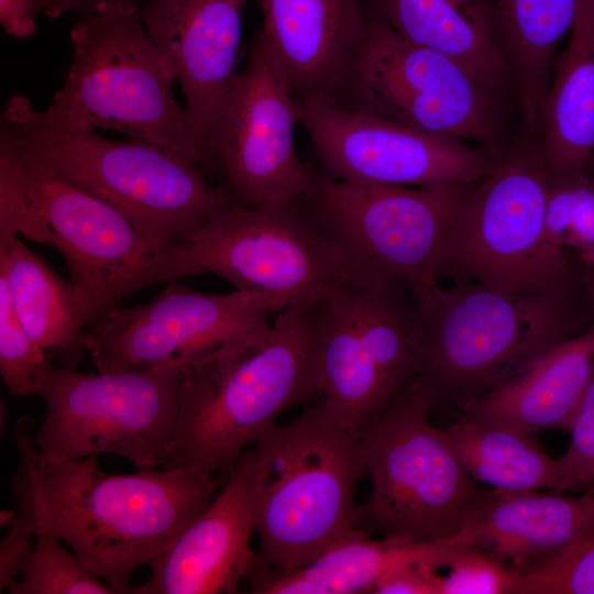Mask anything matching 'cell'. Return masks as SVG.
Wrapping results in <instances>:
<instances>
[{
    "label": "cell",
    "instance_id": "cell-1",
    "mask_svg": "<svg viewBox=\"0 0 594 594\" xmlns=\"http://www.w3.org/2000/svg\"><path fill=\"white\" fill-rule=\"evenodd\" d=\"M32 429L30 418L19 419L15 515L62 539L114 594L130 593L133 572L168 548L227 479L194 466L111 474L97 455L45 464Z\"/></svg>",
    "mask_w": 594,
    "mask_h": 594
},
{
    "label": "cell",
    "instance_id": "cell-2",
    "mask_svg": "<svg viewBox=\"0 0 594 594\" xmlns=\"http://www.w3.org/2000/svg\"><path fill=\"white\" fill-rule=\"evenodd\" d=\"M316 396L308 299L277 312L264 333L188 362L161 469L194 466L228 476L286 409Z\"/></svg>",
    "mask_w": 594,
    "mask_h": 594
},
{
    "label": "cell",
    "instance_id": "cell-3",
    "mask_svg": "<svg viewBox=\"0 0 594 594\" xmlns=\"http://www.w3.org/2000/svg\"><path fill=\"white\" fill-rule=\"evenodd\" d=\"M359 438L320 403L248 449L261 563L302 568L354 528L355 490L366 475Z\"/></svg>",
    "mask_w": 594,
    "mask_h": 594
},
{
    "label": "cell",
    "instance_id": "cell-4",
    "mask_svg": "<svg viewBox=\"0 0 594 594\" xmlns=\"http://www.w3.org/2000/svg\"><path fill=\"white\" fill-rule=\"evenodd\" d=\"M1 127L43 166L124 216L158 254L187 242L233 202L222 184L208 182L187 157L96 130H55L21 95L9 100Z\"/></svg>",
    "mask_w": 594,
    "mask_h": 594
},
{
    "label": "cell",
    "instance_id": "cell-5",
    "mask_svg": "<svg viewBox=\"0 0 594 594\" xmlns=\"http://www.w3.org/2000/svg\"><path fill=\"white\" fill-rule=\"evenodd\" d=\"M73 58L64 85L40 119L59 131L110 130L201 165L176 72L148 35L134 3L111 1L69 32ZM201 167V166H200Z\"/></svg>",
    "mask_w": 594,
    "mask_h": 594
},
{
    "label": "cell",
    "instance_id": "cell-6",
    "mask_svg": "<svg viewBox=\"0 0 594 594\" xmlns=\"http://www.w3.org/2000/svg\"><path fill=\"white\" fill-rule=\"evenodd\" d=\"M415 299L417 376L436 403L461 410L541 354L574 337L572 299L459 280Z\"/></svg>",
    "mask_w": 594,
    "mask_h": 594
},
{
    "label": "cell",
    "instance_id": "cell-7",
    "mask_svg": "<svg viewBox=\"0 0 594 594\" xmlns=\"http://www.w3.org/2000/svg\"><path fill=\"white\" fill-rule=\"evenodd\" d=\"M435 405L432 391L416 377L360 433L371 492L356 506L354 528L396 540H448L491 492L465 472L443 429L432 425Z\"/></svg>",
    "mask_w": 594,
    "mask_h": 594
},
{
    "label": "cell",
    "instance_id": "cell-8",
    "mask_svg": "<svg viewBox=\"0 0 594 594\" xmlns=\"http://www.w3.org/2000/svg\"><path fill=\"white\" fill-rule=\"evenodd\" d=\"M549 186L542 148L495 153L457 206L441 255L440 279L572 299L571 265L547 241Z\"/></svg>",
    "mask_w": 594,
    "mask_h": 594
},
{
    "label": "cell",
    "instance_id": "cell-9",
    "mask_svg": "<svg viewBox=\"0 0 594 594\" xmlns=\"http://www.w3.org/2000/svg\"><path fill=\"white\" fill-rule=\"evenodd\" d=\"M177 358L119 372L81 373L48 358L34 373L45 417L35 432L41 462L114 454L161 468L173 441L188 362Z\"/></svg>",
    "mask_w": 594,
    "mask_h": 594
},
{
    "label": "cell",
    "instance_id": "cell-10",
    "mask_svg": "<svg viewBox=\"0 0 594 594\" xmlns=\"http://www.w3.org/2000/svg\"><path fill=\"white\" fill-rule=\"evenodd\" d=\"M354 271L296 201L223 207L187 242L160 253L142 288L211 273L238 290L319 296Z\"/></svg>",
    "mask_w": 594,
    "mask_h": 594
},
{
    "label": "cell",
    "instance_id": "cell-11",
    "mask_svg": "<svg viewBox=\"0 0 594 594\" xmlns=\"http://www.w3.org/2000/svg\"><path fill=\"white\" fill-rule=\"evenodd\" d=\"M468 187L354 184L320 173L296 202L355 270L419 296L440 286L443 246Z\"/></svg>",
    "mask_w": 594,
    "mask_h": 594
},
{
    "label": "cell",
    "instance_id": "cell-12",
    "mask_svg": "<svg viewBox=\"0 0 594 594\" xmlns=\"http://www.w3.org/2000/svg\"><path fill=\"white\" fill-rule=\"evenodd\" d=\"M369 13L370 32L336 102L497 153L502 100L454 59Z\"/></svg>",
    "mask_w": 594,
    "mask_h": 594
},
{
    "label": "cell",
    "instance_id": "cell-13",
    "mask_svg": "<svg viewBox=\"0 0 594 594\" xmlns=\"http://www.w3.org/2000/svg\"><path fill=\"white\" fill-rule=\"evenodd\" d=\"M0 162L53 232L55 249L70 274L77 318L86 330L141 289L158 252L124 216L43 166L3 127Z\"/></svg>",
    "mask_w": 594,
    "mask_h": 594
},
{
    "label": "cell",
    "instance_id": "cell-14",
    "mask_svg": "<svg viewBox=\"0 0 594 594\" xmlns=\"http://www.w3.org/2000/svg\"><path fill=\"white\" fill-rule=\"evenodd\" d=\"M294 304L282 294H207L172 280L144 305L109 310L87 328L86 349L98 372L195 359L264 333L272 315Z\"/></svg>",
    "mask_w": 594,
    "mask_h": 594
},
{
    "label": "cell",
    "instance_id": "cell-15",
    "mask_svg": "<svg viewBox=\"0 0 594 594\" xmlns=\"http://www.w3.org/2000/svg\"><path fill=\"white\" fill-rule=\"evenodd\" d=\"M322 173L370 185L462 187L474 184L495 153L468 142L432 135L329 99L298 101Z\"/></svg>",
    "mask_w": 594,
    "mask_h": 594
},
{
    "label": "cell",
    "instance_id": "cell-16",
    "mask_svg": "<svg viewBox=\"0 0 594 594\" xmlns=\"http://www.w3.org/2000/svg\"><path fill=\"white\" fill-rule=\"evenodd\" d=\"M298 101L256 35L230 91L212 153V170L242 206L296 201L315 174L295 148Z\"/></svg>",
    "mask_w": 594,
    "mask_h": 594
},
{
    "label": "cell",
    "instance_id": "cell-17",
    "mask_svg": "<svg viewBox=\"0 0 594 594\" xmlns=\"http://www.w3.org/2000/svg\"><path fill=\"white\" fill-rule=\"evenodd\" d=\"M249 0H145L141 20L176 72L201 157L212 170L220 121L239 75L243 11Z\"/></svg>",
    "mask_w": 594,
    "mask_h": 594
},
{
    "label": "cell",
    "instance_id": "cell-18",
    "mask_svg": "<svg viewBox=\"0 0 594 594\" xmlns=\"http://www.w3.org/2000/svg\"><path fill=\"white\" fill-rule=\"evenodd\" d=\"M263 23L257 36L297 101H337L367 37L363 0H256Z\"/></svg>",
    "mask_w": 594,
    "mask_h": 594
},
{
    "label": "cell",
    "instance_id": "cell-19",
    "mask_svg": "<svg viewBox=\"0 0 594 594\" xmlns=\"http://www.w3.org/2000/svg\"><path fill=\"white\" fill-rule=\"evenodd\" d=\"M255 532L249 493L248 450L228 473L222 490L179 537L150 563L151 576L133 594L234 593L255 568Z\"/></svg>",
    "mask_w": 594,
    "mask_h": 594
},
{
    "label": "cell",
    "instance_id": "cell-20",
    "mask_svg": "<svg viewBox=\"0 0 594 594\" xmlns=\"http://www.w3.org/2000/svg\"><path fill=\"white\" fill-rule=\"evenodd\" d=\"M594 524V491L491 490L461 532L448 541L476 548L519 576L564 549Z\"/></svg>",
    "mask_w": 594,
    "mask_h": 594
},
{
    "label": "cell",
    "instance_id": "cell-21",
    "mask_svg": "<svg viewBox=\"0 0 594 594\" xmlns=\"http://www.w3.org/2000/svg\"><path fill=\"white\" fill-rule=\"evenodd\" d=\"M350 276L312 298L314 364L322 406L360 437L397 394L363 338Z\"/></svg>",
    "mask_w": 594,
    "mask_h": 594
},
{
    "label": "cell",
    "instance_id": "cell-22",
    "mask_svg": "<svg viewBox=\"0 0 594 594\" xmlns=\"http://www.w3.org/2000/svg\"><path fill=\"white\" fill-rule=\"evenodd\" d=\"M594 371V324L469 404L463 416L525 435L569 430Z\"/></svg>",
    "mask_w": 594,
    "mask_h": 594
},
{
    "label": "cell",
    "instance_id": "cell-23",
    "mask_svg": "<svg viewBox=\"0 0 594 594\" xmlns=\"http://www.w3.org/2000/svg\"><path fill=\"white\" fill-rule=\"evenodd\" d=\"M395 33L466 68L501 100L512 69L492 0H363Z\"/></svg>",
    "mask_w": 594,
    "mask_h": 594
},
{
    "label": "cell",
    "instance_id": "cell-24",
    "mask_svg": "<svg viewBox=\"0 0 594 594\" xmlns=\"http://www.w3.org/2000/svg\"><path fill=\"white\" fill-rule=\"evenodd\" d=\"M540 112L543 155L553 178L586 173L594 154V0H579Z\"/></svg>",
    "mask_w": 594,
    "mask_h": 594
},
{
    "label": "cell",
    "instance_id": "cell-25",
    "mask_svg": "<svg viewBox=\"0 0 594 594\" xmlns=\"http://www.w3.org/2000/svg\"><path fill=\"white\" fill-rule=\"evenodd\" d=\"M442 541L373 538L353 528L307 565L279 571L260 561L245 580L255 594H372L391 571L430 559Z\"/></svg>",
    "mask_w": 594,
    "mask_h": 594
},
{
    "label": "cell",
    "instance_id": "cell-26",
    "mask_svg": "<svg viewBox=\"0 0 594 594\" xmlns=\"http://www.w3.org/2000/svg\"><path fill=\"white\" fill-rule=\"evenodd\" d=\"M15 315L28 336L63 366L75 369L87 353L86 329L80 324L69 280L61 277L19 238L0 246Z\"/></svg>",
    "mask_w": 594,
    "mask_h": 594
},
{
    "label": "cell",
    "instance_id": "cell-27",
    "mask_svg": "<svg viewBox=\"0 0 594 594\" xmlns=\"http://www.w3.org/2000/svg\"><path fill=\"white\" fill-rule=\"evenodd\" d=\"M458 461L477 483L496 491L559 490V458L550 457L532 435L462 417L443 430Z\"/></svg>",
    "mask_w": 594,
    "mask_h": 594
},
{
    "label": "cell",
    "instance_id": "cell-28",
    "mask_svg": "<svg viewBox=\"0 0 594 594\" xmlns=\"http://www.w3.org/2000/svg\"><path fill=\"white\" fill-rule=\"evenodd\" d=\"M544 227L554 251L564 254V250H571L582 266L594 267V182L587 172L550 176Z\"/></svg>",
    "mask_w": 594,
    "mask_h": 594
},
{
    "label": "cell",
    "instance_id": "cell-29",
    "mask_svg": "<svg viewBox=\"0 0 594 594\" xmlns=\"http://www.w3.org/2000/svg\"><path fill=\"white\" fill-rule=\"evenodd\" d=\"M22 579L8 586L10 594H114L91 573L58 537L37 532L22 566Z\"/></svg>",
    "mask_w": 594,
    "mask_h": 594
},
{
    "label": "cell",
    "instance_id": "cell-30",
    "mask_svg": "<svg viewBox=\"0 0 594 594\" xmlns=\"http://www.w3.org/2000/svg\"><path fill=\"white\" fill-rule=\"evenodd\" d=\"M427 566L433 594H515L519 575L487 553L448 540Z\"/></svg>",
    "mask_w": 594,
    "mask_h": 594
},
{
    "label": "cell",
    "instance_id": "cell-31",
    "mask_svg": "<svg viewBox=\"0 0 594 594\" xmlns=\"http://www.w3.org/2000/svg\"><path fill=\"white\" fill-rule=\"evenodd\" d=\"M515 594H594V524L517 580Z\"/></svg>",
    "mask_w": 594,
    "mask_h": 594
},
{
    "label": "cell",
    "instance_id": "cell-32",
    "mask_svg": "<svg viewBox=\"0 0 594 594\" xmlns=\"http://www.w3.org/2000/svg\"><path fill=\"white\" fill-rule=\"evenodd\" d=\"M47 356L20 323L6 273L0 270V374L3 386L16 397L36 394L35 370Z\"/></svg>",
    "mask_w": 594,
    "mask_h": 594
},
{
    "label": "cell",
    "instance_id": "cell-33",
    "mask_svg": "<svg viewBox=\"0 0 594 594\" xmlns=\"http://www.w3.org/2000/svg\"><path fill=\"white\" fill-rule=\"evenodd\" d=\"M571 441L559 458L561 491H594V371L572 418Z\"/></svg>",
    "mask_w": 594,
    "mask_h": 594
},
{
    "label": "cell",
    "instance_id": "cell-34",
    "mask_svg": "<svg viewBox=\"0 0 594 594\" xmlns=\"http://www.w3.org/2000/svg\"><path fill=\"white\" fill-rule=\"evenodd\" d=\"M19 233L56 248L55 237L47 223L10 168L0 162V246L9 245Z\"/></svg>",
    "mask_w": 594,
    "mask_h": 594
},
{
    "label": "cell",
    "instance_id": "cell-35",
    "mask_svg": "<svg viewBox=\"0 0 594 594\" xmlns=\"http://www.w3.org/2000/svg\"><path fill=\"white\" fill-rule=\"evenodd\" d=\"M503 24L549 25L573 15L579 0H492Z\"/></svg>",
    "mask_w": 594,
    "mask_h": 594
},
{
    "label": "cell",
    "instance_id": "cell-36",
    "mask_svg": "<svg viewBox=\"0 0 594 594\" xmlns=\"http://www.w3.org/2000/svg\"><path fill=\"white\" fill-rule=\"evenodd\" d=\"M6 534L0 543V592L7 590L18 575L33 550L34 526L16 517L4 527Z\"/></svg>",
    "mask_w": 594,
    "mask_h": 594
},
{
    "label": "cell",
    "instance_id": "cell-37",
    "mask_svg": "<svg viewBox=\"0 0 594 594\" xmlns=\"http://www.w3.org/2000/svg\"><path fill=\"white\" fill-rule=\"evenodd\" d=\"M430 559L411 562L391 571L376 583L372 594H433L426 568V562Z\"/></svg>",
    "mask_w": 594,
    "mask_h": 594
},
{
    "label": "cell",
    "instance_id": "cell-38",
    "mask_svg": "<svg viewBox=\"0 0 594 594\" xmlns=\"http://www.w3.org/2000/svg\"><path fill=\"white\" fill-rule=\"evenodd\" d=\"M45 9V0H0V23L7 34L26 40L35 34L36 16Z\"/></svg>",
    "mask_w": 594,
    "mask_h": 594
},
{
    "label": "cell",
    "instance_id": "cell-39",
    "mask_svg": "<svg viewBox=\"0 0 594 594\" xmlns=\"http://www.w3.org/2000/svg\"><path fill=\"white\" fill-rule=\"evenodd\" d=\"M44 14L50 19H58L68 13L85 16L95 11L99 6L111 1L134 3L139 8L145 0H45Z\"/></svg>",
    "mask_w": 594,
    "mask_h": 594
},
{
    "label": "cell",
    "instance_id": "cell-40",
    "mask_svg": "<svg viewBox=\"0 0 594 594\" xmlns=\"http://www.w3.org/2000/svg\"><path fill=\"white\" fill-rule=\"evenodd\" d=\"M583 286L587 293L592 309L594 311V267H584L581 276Z\"/></svg>",
    "mask_w": 594,
    "mask_h": 594
},
{
    "label": "cell",
    "instance_id": "cell-41",
    "mask_svg": "<svg viewBox=\"0 0 594 594\" xmlns=\"http://www.w3.org/2000/svg\"><path fill=\"white\" fill-rule=\"evenodd\" d=\"M586 172H587L588 176L592 178V180L594 182V154L590 158Z\"/></svg>",
    "mask_w": 594,
    "mask_h": 594
}]
</instances>
